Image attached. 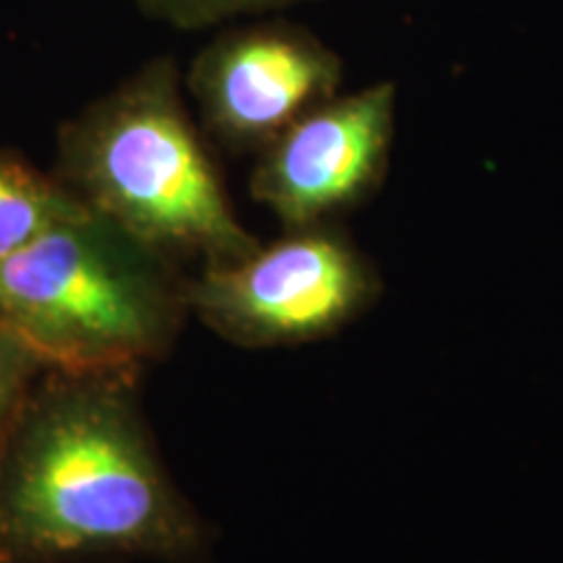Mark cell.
<instances>
[{
    "mask_svg": "<svg viewBox=\"0 0 563 563\" xmlns=\"http://www.w3.org/2000/svg\"><path fill=\"white\" fill-rule=\"evenodd\" d=\"M382 274L336 222L285 230L241 262L188 279V308L224 342L249 350L319 342L382 298Z\"/></svg>",
    "mask_w": 563,
    "mask_h": 563,
    "instance_id": "cell-4",
    "label": "cell"
},
{
    "mask_svg": "<svg viewBox=\"0 0 563 563\" xmlns=\"http://www.w3.org/2000/svg\"><path fill=\"white\" fill-rule=\"evenodd\" d=\"M295 3H306V0H139V5L150 16L178 30H203L220 21L277 11Z\"/></svg>",
    "mask_w": 563,
    "mask_h": 563,
    "instance_id": "cell-8",
    "label": "cell"
},
{
    "mask_svg": "<svg viewBox=\"0 0 563 563\" xmlns=\"http://www.w3.org/2000/svg\"><path fill=\"white\" fill-rule=\"evenodd\" d=\"M55 178L178 264H232L262 245L238 220L170 58L146 63L60 125Z\"/></svg>",
    "mask_w": 563,
    "mask_h": 563,
    "instance_id": "cell-2",
    "label": "cell"
},
{
    "mask_svg": "<svg viewBox=\"0 0 563 563\" xmlns=\"http://www.w3.org/2000/svg\"><path fill=\"white\" fill-rule=\"evenodd\" d=\"M45 365L16 334L0 321V443L9 433L11 420L24 402L26 391L37 382Z\"/></svg>",
    "mask_w": 563,
    "mask_h": 563,
    "instance_id": "cell-9",
    "label": "cell"
},
{
    "mask_svg": "<svg viewBox=\"0 0 563 563\" xmlns=\"http://www.w3.org/2000/svg\"><path fill=\"white\" fill-rule=\"evenodd\" d=\"M84 203L55 175L0 152V264Z\"/></svg>",
    "mask_w": 563,
    "mask_h": 563,
    "instance_id": "cell-7",
    "label": "cell"
},
{
    "mask_svg": "<svg viewBox=\"0 0 563 563\" xmlns=\"http://www.w3.org/2000/svg\"><path fill=\"white\" fill-rule=\"evenodd\" d=\"M342 79L340 53L319 34L264 21L201 47L186 84L211 139L235 154H258L308 110L340 95Z\"/></svg>",
    "mask_w": 563,
    "mask_h": 563,
    "instance_id": "cell-6",
    "label": "cell"
},
{
    "mask_svg": "<svg viewBox=\"0 0 563 563\" xmlns=\"http://www.w3.org/2000/svg\"><path fill=\"white\" fill-rule=\"evenodd\" d=\"M139 373L45 368L0 443V563H211L141 410Z\"/></svg>",
    "mask_w": 563,
    "mask_h": 563,
    "instance_id": "cell-1",
    "label": "cell"
},
{
    "mask_svg": "<svg viewBox=\"0 0 563 563\" xmlns=\"http://www.w3.org/2000/svg\"><path fill=\"white\" fill-rule=\"evenodd\" d=\"M188 316L180 264L87 203L0 264V321L45 368L141 373Z\"/></svg>",
    "mask_w": 563,
    "mask_h": 563,
    "instance_id": "cell-3",
    "label": "cell"
},
{
    "mask_svg": "<svg viewBox=\"0 0 563 563\" xmlns=\"http://www.w3.org/2000/svg\"><path fill=\"white\" fill-rule=\"evenodd\" d=\"M397 84L334 95L256 154L251 196L285 230L336 222L382 191L397 133Z\"/></svg>",
    "mask_w": 563,
    "mask_h": 563,
    "instance_id": "cell-5",
    "label": "cell"
}]
</instances>
